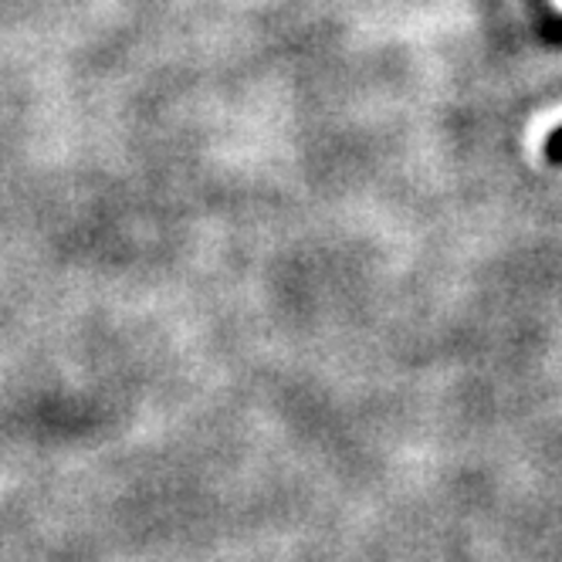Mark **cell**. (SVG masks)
<instances>
[{
	"instance_id": "1",
	"label": "cell",
	"mask_w": 562,
	"mask_h": 562,
	"mask_svg": "<svg viewBox=\"0 0 562 562\" xmlns=\"http://www.w3.org/2000/svg\"><path fill=\"white\" fill-rule=\"evenodd\" d=\"M555 4H559V8H562V0H555Z\"/></svg>"
}]
</instances>
